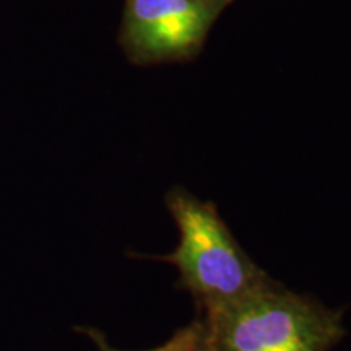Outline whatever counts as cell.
Wrapping results in <instances>:
<instances>
[{
    "label": "cell",
    "mask_w": 351,
    "mask_h": 351,
    "mask_svg": "<svg viewBox=\"0 0 351 351\" xmlns=\"http://www.w3.org/2000/svg\"><path fill=\"white\" fill-rule=\"evenodd\" d=\"M168 205L179 228V244L158 261L179 270L178 288L192 296L197 315L215 313L271 278L244 252L212 205L182 192H174Z\"/></svg>",
    "instance_id": "7a4b0ae2"
},
{
    "label": "cell",
    "mask_w": 351,
    "mask_h": 351,
    "mask_svg": "<svg viewBox=\"0 0 351 351\" xmlns=\"http://www.w3.org/2000/svg\"><path fill=\"white\" fill-rule=\"evenodd\" d=\"M200 317L207 327V351H330L346 335L341 311L274 278Z\"/></svg>",
    "instance_id": "6da1fadb"
},
{
    "label": "cell",
    "mask_w": 351,
    "mask_h": 351,
    "mask_svg": "<svg viewBox=\"0 0 351 351\" xmlns=\"http://www.w3.org/2000/svg\"><path fill=\"white\" fill-rule=\"evenodd\" d=\"M75 330L85 333L88 339L93 340L99 351H122L112 348L106 335L98 328L77 327ZM143 351H207V327H205L204 319L200 315H195V319L189 326L179 328L166 343Z\"/></svg>",
    "instance_id": "277c9868"
},
{
    "label": "cell",
    "mask_w": 351,
    "mask_h": 351,
    "mask_svg": "<svg viewBox=\"0 0 351 351\" xmlns=\"http://www.w3.org/2000/svg\"><path fill=\"white\" fill-rule=\"evenodd\" d=\"M207 26L199 0H129L124 38L138 56H165L189 49Z\"/></svg>",
    "instance_id": "3957f363"
}]
</instances>
